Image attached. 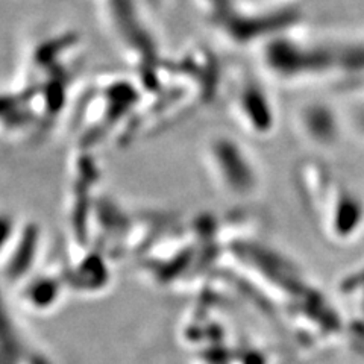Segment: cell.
<instances>
[{
    "label": "cell",
    "mask_w": 364,
    "mask_h": 364,
    "mask_svg": "<svg viewBox=\"0 0 364 364\" xmlns=\"http://www.w3.org/2000/svg\"><path fill=\"white\" fill-rule=\"evenodd\" d=\"M14 232V220H11L6 214H0V249L5 247L6 242Z\"/></svg>",
    "instance_id": "cell-1"
}]
</instances>
